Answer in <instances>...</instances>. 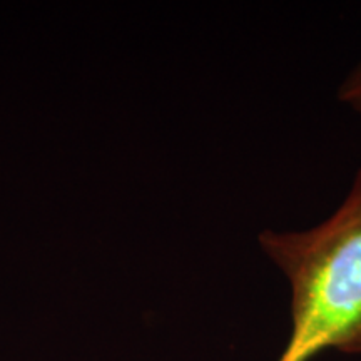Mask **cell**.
Here are the masks:
<instances>
[{"instance_id": "obj_1", "label": "cell", "mask_w": 361, "mask_h": 361, "mask_svg": "<svg viewBox=\"0 0 361 361\" xmlns=\"http://www.w3.org/2000/svg\"><path fill=\"white\" fill-rule=\"evenodd\" d=\"M258 241L291 290V331L276 361H311L326 350L361 355V169L322 224L266 229Z\"/></svg>"}, {"instance_id": "obj_2", "label": "cell", "mask_w": 361, "mask_h": 361, "mask_svg": "<svg viewBox=\"0 0 361 361\" xmlns=\"http://www.w3.org/2000/svg\"><path fill=\"white\" fill-rule=\"evenodd\" d=\"M338 99L361 114V62L338 90Z\"/></svg>"}]
</instances>
